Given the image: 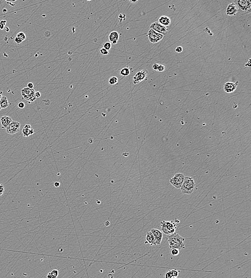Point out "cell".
Here are the masks:
<instances>
[{
    "label": "cell",
    "mask_w": 251,
    "mask_h": 278,
    "mask_svg": "<svg viewBox=\"0 0 251 278\" xmlns=\"http://www.w3.org/2000/svg\"><path fill=\"white\" fill-rule=\"evenodd\" d=\"M185 239L178 234L175 233L170 234L168 236V241L170 249H177L178 250L185 249Z\"/></svg>",
    "instance_id": "6da1fadb"
},
{
    "label": "cell",
    "mask_w": 251,
    "mask_h": 278,
    "mask_svg": "<svg viewBox=\"0 0 251 278\" xmlns=\"http://www.w3.org/2000/svg\"><path fill=\"white\" fill-rule=\"evenodd\" d=\"M196 186V183L191 177H185L180 190L183 194H191Z\"/></svg>",
    "instance_id": "7a4b0ae2"
},
{
    "label": "cell",
    "mask_w": 251,
    "mask_h": 278,
    "mask_svg": "<svg viewBox=\"0 0 251 278\" xmlns=\"http://www.w3.org/2000/svg\"><path fill=\"white\" fill-rule=\"evenodd\" d=\"M234 3L237 6L238 12L241 15H244L251 13V0H236Z\"/></svg>",
    "instance_id": "3957f363"
},
{
    "label": "cell",
    "mask_w": 251,
    "mask_h": 278,
    "mask_svg": "<svg viewBox=\"0 0 251 278\" xmlns=\"http://www.w3.org/2000/svg\"><path fill=\"white\" fill-rule=\"evenodd\" d=\"M161 231L167 235L174 234L177 229V224L174 221H162L161 223Z\"/></svg>",
    "instance_id": "277c9868"
},
{
    "label": "cell",
    "mask_w": 251,
    "mask_h": 278,
    "mask_svg": "<svg viewBox=\"0 0 251 278\" xmlns=\"http://www.w3.org/2000/svg\"><path fill=\"white\" fill-rule=\"evenodd\" d=\"M35 92L34 89L29 88L27 87L22 89L21 90L22 97L25 99L26 100L29 102V103L34 102L37 99L35 96Z\"/></svg>",
    "instance_id": "5b68a950"
},
{
    "label": "cell",
    "mask_w": 251,
    "mask_h": 278,
    "mask_svg": "<svg viewBox=\"0 0 251 278\" xmlns=\"http://www.w3.org/2000/svg\"><path fill=\"white\" fill-rule=\"evenodd\" d=\"M185 176L182 173H177L171 178L170 183L176 188L180 189L184 180Z\"/></svg>",
    "instance_id": "8992f818"
},
{
    "label": "cell",
    "mask_w": 251,
    "mask_h": 278,
    "mask_svg": "<svg viewBox=\"0 0 251 278\" xmlns=\"http://www.w3.org/2000/svg\"><path fill=\"white\" fill-rule=\"evenodd\" d=\"M147 37L149 41L152 43L160 42L163 38V35L160 34L155 31L150 29L147 33Z\"/></svg>",
    "instance_id": "52a82bcc"
},
{
    "label": "cell",
    "mask_w": 251,
    "mask_h": 278,
    "mask_svg": "<svg viewBox=\"0 0 251 278\" xmlns=\"http://www.w3.org/2000/svg\"><path fill=\"white\" fill-rule=\"evenodd\" d=\"M150 29L155 31V32H158V33L162 34L163 36L166 35L168 33L167 27L164 26L162 25L158 21L153 23L150 26Z\"/></svg>",
    "instance_id": "ba28073f"
},
{
    "label": "cell",
    "mask_w": 251,
    "mask_h": 278,
    "mask_svg": "<svg viewBox=\"0 0 251 278\" xmlns=\"http://www.w3.org/2000/svg\"><path fill=\"white\" fill-rule=\"evenodd\" d=\"M20 127L21 124L19 122L16 121H13L6 128V132L8 134L10 135L15 134L19 132Z\"/></svg>",
    "instance_id": "9c48e42d"
},
{
    "label": "cell",
    "mask_w": 251,
    "mask_h": 278,
    "mask_svg": "<svg viewBox=\"0 0 251 278\" xmlns=\"http://www.w3.org/2000/svg\"><path fill=\"white\" fill-rule=\"evenodd\" d=\"M148 74V71L147 70H142L141 71L137 72L133 78V82L134 84H139L142 81L146 79Z\"/></svg>",
    "instance_id": "30bf717a"
},
{
    "label": "cell",
    "mask_w": 251,
    "mask_h": 278,
    "mask_svg": "<svg viewBox=\"0 0 251 278\" xmlns=\"http://www.w3.org/2000/svg\"><path fill=\"white\" fill-rule=\"evenodd\" d=\"M238 81H236V82H226L223 86L224 91L226 93H232L234 92L237 87L238 84Z\"/></svg>",
    "instance_id": "8fae6325"
},
{
    "label": "cell",
    "mask_w": 251,
    "mask_h": 278,
    "mask_svg": "<svg viewBox=\"0 0 251 278\" xmlns=\"http://www.w3.org/2000/svg\"><path fill=\"white\" fill-rule=\"evenodd\" d=\"M238 13V9L234 2H232L229 4L226 9V13L228 16H235Z\"/></svg>",
    "instance_id": "7c38bea8"
},
{
    "label": "cell",
    "mask_w": 251,
    "mask_h": 278,
    "mask_svg": "<svg viewBox=\"0 0 251 278\" xmlns=\"http://www.w3.org/2000/svg\"><path fill=\"white\" fill-rule=\"evenodd\" d=\"M150 232L152 233L155 241V245H159L161 243L163 239V233L157 229H152Z\"/></svg>",
    "instance_id": "4fadbf2b"
},
{
    "label": "cell",
    "mask_w": 251,
    "mask_h": 278,
    "mask_svg": "<svg viewBox=\"0 0 251 278\" xmlns=\"http://www.w3.org/2000/svg\"><path fill=\"white\" fill-rule=\"evenodd\" d=\"M34 132L35 131H34V130L31 128V126L30 125V124H26L24 126L23 130H22V133H23V135L24 136V137L27 138L30 135H32L33 134H34Z\"/></svg>",
    "instance_id": "5bb4252c"
},
{
    "label": "cell",
    "mask_w": 251,
    "mask_h": 278,
    "mask_svg": "<svg viewBox=\"0 0 251 278\" xmlns=\"http://www.w3.org/2000/svg\"><path fill=\"white\" fill-rule=\"evenodd\" d=\"M13 119L9 116H3L1 118V123L2 128H7L13 122Z\"/></svg>",
    "instance_id": "9a60e30c"
},
{
    "label": "cell",
    "mask_w": 251,
    "mask_h": 278,
    "mask_svg": "<svg viewBox=\"0 0 251 278\" xmlns=\"http://www.w3.org/2000/svg\"><path fill=\"white\" fill-rule=\"evenodd\" d=\"M108 38L111 43L116 45L119 40V34L116 31H113L109 35Z\"/></svg>",
    "instance_id": "2e32d148"
},
{
    "label": "cell",
    "mask_w": 251,
    "mask_h": 278,
    "mask_svg": "<svg viewBox=\"0 0 251 278\" xmlns=\"http://www.w3.org/2000/svg\"><path fill=\"white\" fill-rule=\"evenodd\" d=\"M160 24L164 26H168L171 23V20L169 17L166 16H161L158 19V21Z\"/></svg>",
    "instance_id": "e0dca14e"
},
{
    "label": "cell",
    "mask_w": 251,
    "mask_h": 278,
    "mask_svg": "<svg viewBox=\"0 0 251 278\" xmlns=\"http://www.w3.org/2000/svg\"><path fill=\"white\" fill-rule=\"evenodd\" d=\"M146 242H145V243H149L151 245H155V239L152 233L150 232V231H149V232L147 233L146 236Z\"/></svg>",
    "instance_id": "ac0fdd59"
},
{
    "label": "cell",
    "mask_w": 251,
    "mask_h": 278,
    "mask_svg": "<svg viewBox=\"0 0 251 278\" xmlns=\"http://www.w3.org/2000/svg\"><path fill=\"white\" fill-rule=\"evenodd\" d=\"M9 105V102L8 98L5 96H2L1 100H0V105L2 109H5L7 107H8Z\"/></svg>",
    "instance_id": "d6986e66"
},
{
    "label": "cell",
    "mask_w": 251,
    "mask_h": 278,
    "mask_svg": "<svg viewBox=\"0 0 251 278\" xmlns=\"http://www.w3.org/2000/svg\"><path fill=\"white\" fill-rule=\"evenodd\" d=\"M58 275L59 270L57 269H53L47 274V278H57Z\"/></svg>",
    "instance_id": "ffe728a7"
},
{
    "label": "cell",
    "mask_w": 251,
    "mask_h": 278,
    "mask_svg": "<svg viewBox=\"0 0 251 278\" xmlns=\"http://www.w3.org/2000/svg\"><path fill=\"white\" fill-rule=\"evenodd\" d=\"M130 68H123L119 71V74L121 76H128L130 74Z\"/></svg>",
    "instance_id": "44dd1931"
},
{
    "label": "cell",
    "mask_w": 251,
    "mask_h": 278,
    "mask_svg": "<svg viewBox=\"0 0 251 278\" xmlns=\"http://www.w3.org/2000/svg\"><path fill=\"white\" fill-rule=\"evenodd\" d=\"M108 82L111 85H114L118 82V78L115 76H111L108 80Z\"/></svg>",
    "instance_id": "7402d4cb"
},
{
    "label": "cell",
    "mask_w": 251,
    "mask_h": 278,
    "mask_svg": "<svg viewBox=\"0 0 251 278\" xmlns=\"http://www.w3.org/2000/svg\"><path fill=\"white\" fill-rule=\"evenodd\" d=\"M103 48L106 49L107 51H109L111 48V43L110 42H105L103 45Z\"/></svg>",
    "instance_id": "603a6c76"
},
{
    "label": "cell",
    "mask_w": 251,
    "mask_h": 278,
    "mask_svg": "<svg viewBox=\"0 0 251 278\" xmlns=\"http://www.w3.org/2000/svg\"><path fill=\"white\" fill-rule=\"evenodd\" d=\"M17 37L19 38V39H21L23 41H24L25 40L26 38L25 34L24 33H23V32H19V33H18L17 34Z\"/></svg>",
    "instance_id": "cb8c5ba5"
},
{
    "label": "cell",
    "mask_w": 251,
    "mask_h": 278,
    "mask_svg": "<svg viewBox=\"0 0 251 278\" xmlns=\"http://www.w3.org/2000/svg\"><path fill=\"white\" fill-rule=\"evenodd\" d=\"M171 253L173 256H177L179 253V250L177 249H172L171 250Z\"/></svg>",
    "instance_id": "d4e9b609"
},
{
    "label": "cell",
    "mask_w": 251,
    "mask_h": 278,
    "mask_svg": "<svg viewBox=\"0 0 251 278\" xmlns=\"http://www.w3.org/2000/svg\"><path fill=\"white\" fill-rule=\"evenodd\" d=\"M171 273H172L173 277L177 278V277L178 276L179 273L180 272V271L177 270H171Z\"/></svg>",
    "instance_id": "484cf974"
},
{
    "label": "cell",
    "mask_w": 251,
    "mask_h": 278,
    "mask_svg": "<svg viewBox=\"0 0 251 278\" xmlns=\"http://www.w3.org/2000/svg\"><path fill=\"white\" fill-rule=\"evenodd\" d=\"M100 53L101 55H103V56H107V55H108L109 54V51H107L106 49H105V48H101L100 50Z\"/></svg>",
    "instance_id": "4316f807"
},
{
    "label": "cell",
    "mask_w": 251,
    "mask_h": 278,
    "mask_svg": "<svg viewBox=\"0 0 251 278\" xmlns=\"http://www.w3.org/2000/svg\"><path fill=\"white\" fill-rule=\"evenodd\" d=\"M7 23V21H3V20L0 21V30H2L4 29Z\"/></svg>",
    "instance_id": "83f0119b"
},
{
    "label": "cell",
    "mask_w": 251,
    "mask_h": 278,
    "mask_svg": "<svg viewBox=\"0 0 251 278\" xmlns=\"http://www.w3.org/2000/svg\"><path fill=\"white\" fill-rule=\"evenodd\" d=\"M172 277H173V276H172L171 270L169 271L168 272H167L164 274V278H172Z\"/></svg>",
    "instance_id": "f1b7e54d"
},
{
    "label": "cell",
    "mask_w": 251,
    "mask_h": 278,
    "mask_svg": "<svg viewBox=\"0 0 251 278\" xmlns=\"http://www.w3.org/2000/svg\"><path fill=\"white\" fill-rule=\"evenodd\" d=\"M4 192H5V190H4V186L3 184L0 183V197L3 194Z\"/></svg>",
    "instance_id": "f546056e"
},
{
    "label": "cell",
    "mask_w": 251,
    "mask_h": 278,
    "mask_svg": "<svg viewBox=\"0 0 251 278\" xmlns=\"http://www.w3.org/2000/svg\"><path fill=\"white\" fill-rule=\"evenodd\" d=\"M182 51H183V48H182V47H176V48L175 49V51H176L177 53H180L182 52Z\"/></svg>",
    "instance_id": "4dcf8cb0"
},
{
    "label": "cell",
    "mask_w": 251,
    "mask_h": 278,
    "mask_svg": "<svg viewBox=\"0 0 251 278\" xmlns=\"http://www.w3.org/2000/svg\"><path fill=\"white\" fill-rule=\"evenodd\" d=\"M165 70V67L164 65H158V72H163L164 70Z\"/></svg>",
    "instance_id": "1f68e13d"
},
{
    "label": "cell",
    "mask_w": 251,
    "mask_h": 278,
    "mask_svg": "<svg viewBox=\"0 0 251 278\" xmlns=\"http://www.w3.org/2000/svg\"><path fill=\"white\" fill-rule=\"evenodd\" d=\"M15 42H16L18 45H19L22 43L23 41L21 40V39H19V38L16 37V38H15Z\"/></svg>",
    "instance_id": "d6a6232c"
},
{
    "label": "cell",
    "mask_w": 251,
    "mask_h": 278,
    "mask_svg": "<svg viewBox=\"0 0 251 278\" xmlns=\"http://www.w3.org/2000/svg\"><path fill=\"white\" fill-rule=\"evenodd\" d=\"M18 106L19 107V108L20 109H24L25 106V103L24 102H19L18 104Z\"/></svg>",
    "instance_id": "836d02e7"
},
{
    "label": "cell",
    "mask_w": 251,
    "mask_h": 278,
    "mask_svg": "<svg viewBox=\"0 0 251 278\" xmlns=\"http://www.w3.org/2000/svg\"><path fill=\"white\" fill-rule=\"evenodd\" d=\"M251 59H248L247 62H246V63L245 64V65H244V66H245V67H248V68H250V67H251Z\"/></svg>",
    "instance_id": "e575fe53"
},
{
    "label": "cell",
    "mask_w": 251,
    "mask_h": 278,
    "mask_svg": "<svg viewBox=\"0 0 251 278\" xmlns=\"http://www.w3.org/2000/svg\"><path fill=\"white\" fill-rule=\"evenodd\" d=\"M158 65H159V64H154L153 66H152V69L155 71H158Z\"/></svg>",
    "instance_id": "d590c367"
},
{
    "label": "cell",
    "mask_w": 251,
    "mask_h": 278,
    "mask_svg": "<svg viewBox=\"0 0 251 278\" xmlns=\"http://www.w3.org/2000/svg\"><path fill=\"white\" fill-rule=\"evenodd\" d=\"M33 87H34V84H33V83H32V82L28 83V84H27V88L30 89H33Z\"/></svg>",
    "instance_id": "8d00e7d4"
},
{
    "label": "cell",
    "mask_w": 251,
    "mask_h": 278,
    "mask_svg": "<svg viewBox=\"0 0 251 278\" xmlns=\"http://www.w3.org/2000/svg\"><path fill=\"white\" fill-rule=\"evenodd\" d=\"M35 97L36 98H39V97L41 96V93L40 92H37L35 93Z\"/></svg>",
    "instance_id": "74e56055"
},
{
    "label": "cell",
    "mask_w": 251,
    "mask_h": 278,
    "mask_svg": "<svg viewBox=\"0 0 251 278\" xmlns=\"http://www.w3.org/2000/svg\"><path fill=\"white\" fill-rule=\"evenodd\" d=\"M54 185H55L56 187H59L60 185V182H56L55 183V184H54Z\"/></svg>",
    "instance_id": "f35d334b"
},
{
    "label": "cell",
    "mask_w": 251,
    "mask_h": 278,
    "mask_svg": "<svg viewBox=\"0 0 251 278\" xmlns=\"http://www.w3.org/2000/svg\"><path fill=\"white\" fill-rule=\"evenodd\" d=\"M6 2H7V3H8V4H9L10 5H11V6H12V7H15V4H13V3H11V2H8V1H6Z\"/></svg>",
    "instance_id": "ab89813d"
},
{
    "label": "cell",
    "mask_w": 251,
    "mask_h": 278,
    "mask_svg": "<svg viewBox=\"0 0 251 278\" xmlns=\"http://www.w3.org/2000/svg\"><path fill=\"white\" fill-rule=\"evenodd\" d=\"M2 12L4 13H7V10L6 9H3V10H2Z\"/></svg>",
    "instance_id": "60d3db41"
},
{
    "label": "cell",
    "mask_w": 251,
    "mask_h": 278,
    "mask_svg": "<svg viewBox=\"0 0 251 278\" xmlns=\"http://www.w3.org/2000/svg\"><path fill=\"white\" fill-rule=\"evenodd\" d=\"M130 2H131V3H136V2H138V0H136V1H132V0H130Z\"/></svg>",
    "instance_id": "b9f144b4"
},
{
    "label": "cell",
    "mask_w": 251,
    "mask_h": 278,
    "mask_svg": "<svg viewBox=\"0 0 251 278\" xmlns=\"http://www.w3.org/2000/svg\"><path fill=\"white\" fill-rule=\"evenodd\" d=\"M2 94H3V93H2V92H1V91H0V100H1V97H2Z\"/></svg>",
    "instance_id": "7bdbcfd3"
},
{
    "label": "cell",
    "mask_w": 251,
    "mask_h": 278,
    "mask_svg": "<svg viewBox=\"0 0 251 278\" xmlns=\"http://www.w3.org/2000/svg\"><path fill=\"white\" fill-rule=\"evenodd\" d=\"M5 30H6V32H7L10 31V30H9V28H8V27H6Z\"/></svg>",
    "instance_id": "ee69618b"
},
{
    "label": "cell",
    "mask_w": 251,
    "mask_h": 278,
    "mask_svg": "<svg viewBox=\"0 0 251 278\" xmlns=\"http://www.w3.org/2000/svg\"><path fill=\"white\" fill-rule=\"evenodd\" d=\"M1 109H2V108H1V105H0V111L1 110Z\"/></svg>",
    "instance_id": "f6af8a7d"
},
{
    "label": "cell",
    "mask_w": 251,
    "mask_h": 278,
    "mask_svg": "<svg viewBox=\"0 0 251 278\" xmlns=\"http://www.w3.org/2000/svg\"><path fill=\"white\" fill-rule=\"evenodd\" d=\"M172 278H176V277H172Z\"/></svg>",
    "instance_id": "bcb514c9"
}]
</instances>
